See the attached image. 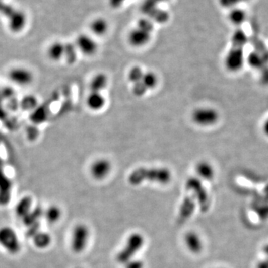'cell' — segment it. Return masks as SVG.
Masks as SVG:
<instances>
[{"label":"cell","instance_id":"1","mask_svg":"<svg viewBox=\"0 0 268 268\" xmlns=\"http://www.w3.org/2000/svg\"><path fill=\"white\" fill-rule=\"evenodd\" d=\"M172 179L171 171L165 167H140L130 173L127 177L131 185H140L144 182L166 185Z\"/></svg>","mask_w":268,"mask_h":268},{"label":"cell","instance_id":"2","mask_svg":"<svg viewBox=\"0 0 268 268\" xmlns=\"http://www.w3.org/2000/svg\"><path fill=\"white\" fill-rule=\"evenodd\" d=\"M0 15L7 20L8 27L11 32L19 34L23 32L27 24V16L23 11L0 0Z\"/></svg>","mask_w":268,"mask_h":268},{"label":"cell","instance_id":"3","mask_svg":"<svg viewBox=\"0 0 268 268\" xmlns=\"http://www.w3.org/2000/svg\"><path fill=\"white\" fill-rule=\"evenodd\" d=\"M154 23L149 17H143L137 22L128 33L127 40L134 47H143L150 42L154 31Z\"/></svg>","mask_w":268,"mask_h":268},{"label":"cell","instance_id":"4","mask_svg":"<svg viewBox=\"0 0 268 268\" xmlns=\"http://www.w3.org/2000/svg\"><path fill=\"white\" fill-rule=\"evenodd\" d=\"M145 243L144 235L140 233H132L127 237L124 247L116 254V261L124 265L127 261L135 258L136 255L144 247Z\"/></svg>","mask_w":268,"mask_h":268},{"label":"cell","instance_id":"5","mask_svg":"<svg viewBox=\"0 0 268 268\" xmlns=\"http://www.w3.org/2000/svg\"><path fill=\"white\" fill-rule=\"evenodd\" d=\"M90 239V230L86 224H78L72 231L70 247L73 252L81 254L88 247Z\"/></svg>","mask_w":268,"mask_h":268},{"label":"cell","instance_id":"6","mask_svg":"<svg viewBox=\"0 0 268 268\" xmlns=\"http://www.w3.org/2000/svg\"><path fill=\"white\" fill-rule=\"evenodd\" d=\"M0 247L10 255H17L22 248L17 232L9 226L0 227Z\"/></svg>","mask_w":268,"mask_h":268},{"label":"cell","instance_id":"7","mask_svg":"<svg viewBox=\"0 0 268 268\" xmlns=\"http://www.w3.org/2000/svg\"><path fill=\"white\" fill-rule=\"evenodd\" d=\"M8 79L14 85L20 87H26L32 85L34 81V74L27 67L14 66L7 73Z\"/></svg>","mask_w":268,"mask_h":268},{"label":"cell","instance_id":"8","mask_svg":"<svg viewBox=\"0 0 268 268\" xmlns=\"http://www.w3.org/2000/svg\"><path fill=\"white\" fill-rule=\"evenodd\" d=\"M219 113L213 107H200L192 113L193 121L202 127H210L214 125L219 120Z\"/></svg>","mask_w":268,"mask_h":268},{"label":"cell","instance_id":"9","mask_svg":"<svg viewBox=\"0 0 268 268\" xmlns=\"http://www.w3.org/2000/svg\"><path fill=\"white\" fill-rule=\"evenodd\" d=\"M185 188L191 191L194 198L200 204L202 210L207 208L209 204L208 194L202 184V180L197 177H191L185 182Z\"/></svg>","mask_w":268,"mask_h":268},{"label":"cell","instance_id":"10","mask_svg":"<svg viewBox=\"0 0 268 268\" xmlns=\"http://www.w3.org/2000/svg\"><path fill=\"white\" fill-rule=\"evenodd\" d=\"M244 54L243 48L233 46L227 52L224 59V65L229 71L235 72L241 70L244 64Z\"/></svg>","mask_w":268,"mask_h":268},{"label":"cell","instance_id":"11","mask_svg":"<svg viewBox=\"0 0 268 268\" xmlns=\"http://www.w3.org/2000/svg\"><path fill=\"white\" fill-rule=\"evenodd\" d=\"M76 48L86 56H92L98 50V43L96 40L87 34H81L76 39Z\"/></svg>","mask_w":268,"mask_h":268},{"label":"cell","instance_id":"12","mask_svg":"<svg viewBox=\"0 0 268 268\" xmlns=\"http://www.w3.org/2000/svg\"><path fill=\"white\" fill-rule=\"evenodd\" d=\"M112 164L108 160L104 158L98 159L90 166V174L97 180H102L108 177L111 172Z\"/></svg>","mask_w":268,"mask_h":268},{"label":"cell","instance_id":"13","mask_svg":"<svg viewBox=\"0 0 268 268\" xmlns=\"http://www.w3.org/2000/svg\"><path fill=\"white\" fill-rule=\"evenodd\" d=\"M184 243L187 250L194 255L200 254L204 249L202 238L198 233L194 231H189L185 233Z\"/></svg>","mask_w":268,"mask_h":268},{"label":"cell","instance_id":"14","mask_svg":"<svg viewBox=\"0 0 268 268\" xmlns=\"http://www.w3.org/2000/svg\"><path fill=\"white\" fill-rule=\"evenodd\" d=\"M65 43L56 40L52 42L47 48L46 54L48 58L52 62H59L64 57Z\"/></svg>","mask_w":268,"mask_h":268},{"label":"cell","instance_id":"15","mask_svg":"<svg viewBox=\"0 0 268 268\" xmlns=\"http://www.w3.org/2000/svg\"><path fill=\"white\" fill-rule=\"evenodd\" d=\"M196 174L202 181H210L215 177V169L207 161H200L195 167Z\"/></svg>","mask_w":268,"mask_h":268},{"label":"cell","instance_id":"16","mask_svg":"<svg viewBox=\"0 0 268 268\" xmlns=\"http://www.w3.org/2000/svg\"><path fill=\"white\" fill-rule=\"evenodd\" d=\"M90 30L94 35L101 37L107 33L109 30V23L104 17H97L90 23Z\"/></svg>","mask_w":268,"mask_h":268},{"label":"cell","instance_id":"17","mask_svg":"<svg viewBox=\"0 0 268 268\" xmlns=\"http://www.w3.org/2000/svg\"><path fill=\"white\" fill-rule=\"evenodd\" d=\"M32 240H33L34 245L40 250H45L48 248L52 242V238L49 233L39 231V230H37L32 235Z\"/></svg>","mask_w":268,"mask_h":268},{"label":"cell","instance_id":"18","mask_svg":"<svg viewBox=\"0 0 268 268\" xmlns=\"http://www.w3.org/2000/svg\"><path fill=\"white\" fill-rule=\"evenodd\" d=\"M87 107L92 110H99L105 105V98L101 93L98 92H90L87 98Z\"/></svg>","mask_w":268,"mask_h":268},{"label":"cell","instance_id":"19","mask_svg":"<svg viewBox=\"0 0 268 268\" xmlns=\"http://www.w3.org/2000/svg\"><path fill=\"white\" fill-rule=\"evenodd\" d=\"M43 217L46 219V222L50 224H55L61 219L63 213L60 207L57 205H51L43 211Z\"/></svg>","mask_w":268,"mask_h":268},{"label":"cell","instance_id":"20","mask_svg":"<svg viewBox=\"0 0 268 268\" xmlns=\"http://www.w3.org/2000/svg\"><path fill=\"white\" fill-rule=\"evenodd\" d=\"M107 82H108V79L104 73H99L96 75L90 81V92L101 93L107 87Z\"/></svg>","mask_w":268,"mask_h":268},{"label":"cell","instance_id":"21","mask_svg":"<svg viewBox=\"0 0 268 268\" xmlns=\"http://www.w3.org/2000/svg\"><path fill=\"white\" fill-rule=\"evenodd\" d=\"M195 203L192 197H185L180 207V216L181 219L186 220L191 217L195 209Z\"/></svg>","mask_w":268,"mask_h":268},{"label":"cell","instance_id":"22","mask_svg":"<svg viewBox=\"0 0 268 268\" xmlns=\"http://www.w3.org/2000/svg\"><path fill=\"white\" fill-rule=\"evenodd\" d=\"M32 210V200L30 197H24L17 204V216L24 218Z\"/></svg>","mask_w":268,"mask_h":268},{"label":"cell","instance_id":"23","mask_svg":"<svg viewBox=\"0 0 268 268\" xmlns=\"http://www.w3.org/2000/svg\"><path fill=\"white\" fill-rule=\"evenodd\" d=\"M77 48H76L75 43H65L64 57L66 62L68 64H74L77 60Z\"/></svg>","mask_w":268,"mask_h":268},{"label":"cell","instance_id":"24","mask_svg":"<svg viewBox=\"0 0 268 268\" xmlns=\"http://www.w3.org/2000/svg\"><path fill=\"white\" fill-rule=\"evenodd\" d=\"M19 106L25 111L34 110L38 107L37 99L33 95H27L20 101Z\"/></svg>","mask_w":268,"mask_h":268},{"label":"cell","instance_id":"25","mask_svg":"<svg viewBox=\"0 0 268 268\" xmlns=\"http://www.w3.org/2000/svg\"><path fill=\"white\" fill-rule=\"evenodd\" d=\"M229 20L233 24L239 26L246 20V13L242 9H233L229 14Z\"/></svg>","mask_w":268,"mask_h":268},{"label":"cell","instance_id":"26","mask_svg":"<svg viewBox=\"0 0 268 268\" xmlns=\"http://www.w3.org/2000/svg\"><path fill=\"white\" fill-rule=\"evenodd\" d=\"M141 82L148 90H152L158 83V78L157 75L153 72H145Z\"/></svg>","mask_w":268,"mask_h":268},{"label":"cell","instance_id":"27","mask_svg":"<svg viewBox=\"0 0 268 268\" xmlns=\"http://www.w3.org/2000/svg\"><path fill=\"white\" fill-rule=\"evenodd\" d=\"M144 73L145 72L143 71L141 67L134 66L129 71L127 79L132 84L138 83V82H141Z\"/></svg>","mask_w":268,"mask_h":268},{"label":"cell","instance_id":"28","mask_svg":"<svg viewBox=\"0 0 268 268\" xmlns=\"http://www.w3.org/2000/svg\"><path fill=\"white\" fill-rule=\"evenodd\" d=\"M247 36L241 29L236 31L232 37L233 46H237V47L243 48V46L247 43Z\"/></svg>","mask_w":268,"mask_h":268},{"label":"cell","instance_id":"29","mask_svg":"<svg viewBox=\"0 0 268 268\" xmlns=\"http://www.w3.org/2000/svg\"><path fill=\"white\" fill-rule=\"evenodd\" d=\"M124 268H144L145 263L141 259L134 258L124 264Z\"/></svg>","mask_w":268,"mask_h":268},{"label":"cell","instance_id":"30","mask_svg":"<svg viewBox=\"0 0 268 268\" xmlns=\"http://www.w3.org/2000/svg\"><path fill=\"white\" fill-rule=\"evenodd\" d=\"M128 1L130 0H108V3L112 9H118Z\"/></svg>","mask_w":268,"mask_h":268},{"label":"cell","instance_id":"31","mask_svg":"<svg viewBox=\"0 0 268 268\" xmlns=\"http://www.w3.org/2000/svg\"><path fill=\"white\" fill-rule=\"evenodd\" d=\"M257 268H268V256H266L265 258L261 260L257 264Z\"/></svg>","mask_w":268,"mask_h":268},{"label":"cell","instance_id":"32","mask_svg":"<svg viewBox=\"0 0 268 268\" xmlns=\"http://www.w3.org/2000/svg\"><path fill=\"white\" fill-rule=\"evenodd\" d=\"M262 131L264 135L268 137V117L266 118L265 121L263 123Z\"/></svg>","mask_w":268,"mask_h":268},{"label":"cell","instance_id":"33","mask_svg":"<svg viewBox=\"0 0 268 268\" xmlns=\"http://www.w3.org/2000/svg\"><path fill=\"white\" fill-rule=\"evenodd\" d=\"M263 251H264V253L265 254L266 256H268V244L264 246V248H263Z\"/></svg>","mask_w":268,"mask_h":268},{"label":"cell","instance_id":"34","mask_svg":"<svg viewBox=\"0 0 268 268\" xmlns=\"http://www.w3.org/2000/svg\"><path fill=\"white\" fill-rule=\"evenodd\" d=\"M154 1H155L156 3H157V4H159V3H168V2H169L170 0H154Z\"/></svg>","mask_w":268,"mask_h":268},{"label":"cell","instance_id":"35","mask_svg":"<svg viewBox=\"0 0 268 268\" xmlns=\"http://www.w3.org/2000/svg\"><path fill=\"white\" fill-rule=\"evenodd\" d=\"M218 268H224V267H218Z\"/></svg>","mask_w":268,"mask_h":268},{"label":"cell","instance_id":"36","mask_svg":"<svg viewBox=\"0 0 268 268\" xmlns=\"http://www.w3.org/2000/svg\"><path fill=\"white\" fill-rule=\"evenodd\" d=\"M79 268H80V267H79Z\"/></svg>","mask_w":268,"mask_h":268}]
</instances>
